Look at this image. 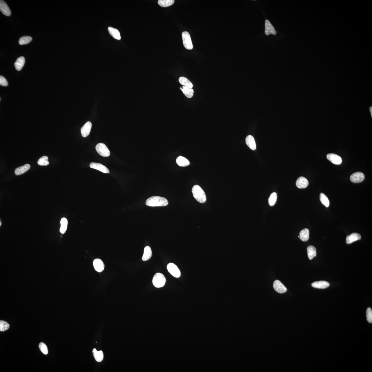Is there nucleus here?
<instances>
[{"instance_id":"obj_1","label":"nucleus","mask_w":372,"mask_h":372,"mask_svg":"<svg viewBox=\"0 0 372 372\" xmlns=\"http://www.w3.org/2000/svg\"><path fill=\"white\" fill-rule=\"evenodd\" d=\"M169 202L165 197L159 196H153L147 199L145 204L151 207H163L168 205Z\"/></svg>"},{"instance_id":"obj_2","label":"nucleus","mask_w":372,"mask_h":372,"mask_svg":"<svg viewBox=\"0 0 372 372\" xmlns=\"http://www.w3.org/2000/svg\"><path fill=\"white\" fill-rule=\"evenodd\" d=\"M192 191L193 196L199 202L203 203L206 201V196L201 187L196 185L193 187Z\"/></svg>"},{"instance_id":"obj_3","label":"nucleus","mask_w":372,"mask_h":372,"mask_svg":"<svg viewBox=\"0 0 372 372\" xmlns=\"http://www.w3.org/2000/svg\"><path fill=\"white\" fill-rule=\"evenodd\" d=\"M153 285L157 288L163 287L166 282L165 276L160 273H157L154 276L152 280Z\"/></svg>"},{"instance_id":"obj_4","label":"nucleus","mask_w":372,"mask_h":372,"mask_svg":"<svg viewBox=\"0 0 372 372\" xmlns=\"http://www.w3.org/2000/svg\"><path fill=\"white\" fill-rule=\"evenodd\" d=\"M182 38L184 46L188 50H192L193 48V45L191 40V36L189 33L187 32H184L182 33Z\"/></svg>"},{"instance_id":"obj_5","label":"nucleus","mask_w":372,"mask_h":372,"mask_svg":"<svg viewBox=\"0 0 372 372\" xmlns=\"http://www.w3.org/2000/svg\"><path fill=\"white\" fill-rule=\"evenodd\" d=\"M96 151L100 155L103 157H108L111 152L107 146L103 143H99L95 147Z\"/></svg>"},{"instance_id":"obj_6","label":"nucleus","mask_w":372,"mask_h":372,"mask_svg":"<svg viewBox=\"0 0 372 372\" xmlns=\"http://www.w3.org/2000/svg\"><path fill=\"white\" fill-rule=\"evenodd\" d=\"M168 271L171 275L176 278H179L181 276V272L179 269L175 264L170 263L167 265Z\"/></svg>"},{"instance_id":"obj_7","label":"nucleus","mask_w":372,"mask_h":372,"mask_svg":"<svg viewBox=\"0 0 372 372\" xmlns=\"http://www.w3.org/2000/svg\"><path fill=\"white\" fill-rule=\"evenodd\" d=\"M365 175L362 172H357L351 175L350 180L354 183H359L362 182L365 179Z\"/></svg>"},{"instance_id":"obj_8","label":"nucleus","mask_w":372,"mask_h":372,"mask_svg":"<svg viewBox=\"0 0 372 372\" xmlns=\"http://www.w3.org/2000/svg\"><path fill=\"white\" fill-rule=\"evenodd\" d=\"M273 288L276 292L280 294L284 293L287 290L286 288L279 280H276L274 282Z\"/></svg>"},{"instance_id":"obj_9","label":"nucleus","mask_w":372,"mask_h":372,"mask_svg":"<svg viewBox=\"0 0 372 372\" xmlns=\"http://www.w3.org/2000/svg\"><path fill=\"white\" fill-rule=\"evenodd\" d=\"M265 34L267 36L270 34L276 35L277 34L274 27L269 20L265 21Z\"/></svg>"},{"instance_id":"obj_10","label":"nucleus","mask_w":372,"mask_h":372,"mask_svg":"<svg viewBox=\"0 0 372 372\" xmlns=\"http://www.w3.org/2000/svg\"><path fill=\"white\" fill-rule=\"evenodd\" d=\"M327 157L331 163L336 165H340L342 162L341 157L334 154H328L327 155Z\"/></svg>"},{"instance_id":"obj_11","label":"nucleus","mask_w":372,"mask_h":372,"mask_svg":"<svg viewBox=\"0 0 372 372\" xmlns=\"http://www.w3.org/2000/svg\"><path fill=\"white\" fill-rule=\"evenodd\" d=\"M92 126L91 122L88 121L82 126L81 129V132L83 137L86 138L90 134Z\"/></svg>"},{"instance_id":"obj_12","label":"nucleus","mask_w":372,"mask_h":372,"mask_svg":"<svg viewBox=\"0 0 372 372\" xmlns=\"http://www.w3.org/2000/svg\"><path fill=\"white\" fill-rule=\"evenodd\" d=\"M91 168L99 170L103 173H109L110 172L108 169L105 166L99 163H92L90 165Z\"/></svg>"},{"instance_id":"obj_13","label":"nucleus","mask_w":372,"mask_h":372,"mask_svg":"<svg viewBox=\"0 0 372 372\" xmlns=\"http://www.w3.org/2000/svg\"><path fill=\"white\" fill-rule=\"evenodd\" d=\"M0 10L5 15L9 16L11 15V11L9 7L6 2L3 0L0 1Z\"/></svg>"},{"instance_id":"obj_14","label":"nucleus","mask_w":372,"mask_h":372,"mask_svg":"<svg viewBox=\"0 0 372 372\" xmlns=\"http://www.w3.org/2000/svg\"><path fill=\"white\" fill-rule=\"evenodd\" d=\"M309 183L306 178L301 176L298 178L296 182V185L298 188L304 189L308 186Z\"/></svg>"},{"instance_id":"obj_15","label":"nucleus","mask_w":372,"mask_h":372,"mask_svg":"<svg viewBox=\"0 0 372 372\" xmlns=\"http://www.w3.org/2000/svg\"><path fill=\"white\" fill-rule=\"evenodd\" d=\"M361 239V236L360 234L353 233L347 237L346 243L347 244H350L357 240H360Z\"/></svg>"},{"instance_id":"obj_16","label":"nucleus","mask_w":372,"mask_h":372,"mask_svg":"<svg viewBox=\"0 0 372 372\" xmlns=\"http://www.w3.org/2000/svg\"><path fill=\"white\" fill-rule=\"evenodd\" d=\"M93 264L95 269L97 271L101 272L104 269V264L101 259H95L93 261Z\"/></svg>"},{"instance_id":"obj_17","label":"nucleus","mask_w":372,"mask_h":372,"mask_svg":"<svg viewBox=\"0 0 372 372\" xmlns=\"http://www.w3.org/2000/svg\"><path fill=\"white\" fill-rule=\"evenodd\" d=\"M313 287L319 289H325L330 286V284L327 282L319 281L314 282L311 284Z\"/></svg>"},{"instance_id":"obj_18","label":"nucleus","mask_w":372,"mask_h":372,"mask_svg":"<svg viewBox=\"0 0 372 372\" xmlns=\"http://www.w3.org/2000/svg\"><path fill=\"white\" fill-rule=\"evenodd\" d=\"M246 144L251 150H255L256 149V144L254 137L251 135H249L246 138Z\"/></svg>"},{"instance_id":"obj_19","label":"nucleus","mask_w":372,"mask_h":372,"mask_svg":"<svg viewBox=\"0 0 372 372\" xmlns=\"http://www.w3.org/2000/svg\"><path fill=\"white\" fill-rule=\"evenodd\" d=\"M30 165L29 164H26V165L22 166V167L16 168L15 171H14V173H15L16 175L17 176L22 175V174L27 171L28 170L30 169Z\"/></svg>"},{"instance_id":"obj_20","label":"nucleus","mask_w":372,"mask_h":372,"mask_svg":"<svg viewBox=\"0 0 372 372\" xmlns=\"http://www.w3.org/2000/svg\"><path fill=\"white\" fill-rule=\"evenodd\" d=\"M108 31L110 35L114 38L120 40L121 39L120 33L117 29L111 27H109Z\"/></svg>"},{"instance_id":"obj_21","label":"nucleus","mask_w":372,"mask_h":372,"mask_svg":"<svg viewBox=\"0 0 372 372\" xmlns=\"http://www.w3.org/2000/svg\"><path fill=\"white\" fill-rule=\"evenodd\" d=\"M176 163L178 165L182 167H186L190 164V162L188 159L181 156L178 157L176 159Z\"/></svg>"},{"instance_id":"obj_22","label":"nucleus","mask_w":372,"mask_h":372,"mask_svg":"<svg viewBox=\"0 0 372 372\" xmlns=\"http://www.w3.org/2000/svg\"><path fill=\"white\" fill-rule=\"evenodd\" d=\"M152 255V252L150 247L149 246L145 247L142 257V260L144 261L148 260L151 258Z\"/></svg>"},{"instance_id":"obj_23","label":"nucleus","mask_w":372,"mask_h":372,"mask_svg":"<svg viewBox=\"0 0 372 372\" xmlns=\"http://www.w3.org/2000/svg\"><path fill=\"white\" fill-rule=\"evenodd\" d=\"M180 87V89L183 92V94L188 98H191L193 96L194 90L192 88H189L188 87L183 86Z\"/></svg>"},{"instance_id":"obj_24","label":"nucleus","mask_w":372,"mask_h":372,"mask_svg":"<svg viewBox=\"0 0 372 372\" xmlns=\"http://www.w3.org/2000/svg\"><path fill=\"white\" fill-rule=\"evenodd\" d=\"M25 63V59L24 57H19L14 63V66L16 69L18 71L21 70L23 67Z\"/></svg>"},{"instance_id":"obj_25","label":"nucleus","mask_w":372,"mask_h":372,"mask_svg":"<svg viewBox=\"0 0 372 372\" xmlns=\"http://www.w3.org/2000/svg\"><path fill=\"white\" fill-rule=\"evenodd\" d=\"M300 238L303 241L306 242L309 238V230L307 228L301 230L300 233Z\"/></svg>"},{"instance_id":"obj_26","label":"nucleus","mask_w":372,"mask_h":372,"mask_svg":"<svg viewBox=\"0 0 372 372\" xmlns=\"http://www.w3.org/2000/svg\"><path fill=\"white\" fill-rule=\"evenodd\" d=\"M92 352L95 360L97 362H100L103 359V354L102 351H98L95 348L93 349Z\"/></svg>"},{"instance_id":"obj_27","label":"nucleus","mask_w":372,"mask_h":372,"mask_svg":"<svg viewBox=\"0 0 372 372\" xmlns=\"http://www.w3.org/2000/svg\"><path fill=\"white\" fill-rule=\"evenodd\" d=\"M179 82L183 86L188 87L189 88H192L193 87V85L190 80L188 79L185 77H181L179 78L178 79Z\"/></svg>"},{"instance_id":"obj_28","label":"nucleus","mask_w":372,"mask_h":372,"mask_svg":"<svg viewBox=\"0 0 372 372\" xmlns=\"http://www.w3.org/2000/svg\"><path fill=\"white\" fill-rule=\"evenodd\" d=\"M307 254L309 259L311 260L316 256V249L313 246H309L307 248Z\"/></svg>"},{"instance_id":"obj_29","label":"nucleus","mask_w":372,"mask_h":372,"mask_svg":"<svg viewBox=\"0 0 372 372\" xmlns=\"http://www.w3.org/2000/svg\"><path fill=\"white\" fill-rule=\"evenodd\" d=\"M174 0H159L158 4L162 7H168L173 5Z\"/></svg>"},{"instance_id":"obj_30","label":"nucleus","mask_w":372,"mask_h":372,"mask_svg":"<svg viewBox=\"0 0 372 372\" xmlns=\"http://www.w3.org/2000/svg\"><path fill=\"white\" fill-rule=\"evenodd\" d=\"M68 220L65 218H62L61 221V227L60 231L62 234H64L67 229Z\"/></svg>"},{"instance_id":"obj_31","label":"nucleus","mask_w":372,"mask_h":372,"mask_svg":"<svg viewBox=\"0 0 372 372\" xmlns=\"http://www.w3.org/2000/svg\"><path fill=\"white\" fill-rule=\"evenodd\" d=\"M320 199L321 203L326 207H328L329 205V199L323 193H321L320 195Z\"/></svg>"},{"instance_id":"obj_32","label":"nucleus","mask_w":372,"mask_h":372,"mask_svg":"<svg viewBox=\"0 0 372 372\" xmlns=\"http://www.w3.org/2000/svg\"><path fill=\"white\" fill-rule=\"evenodd\" d=\"M32 40V37L30 36H23L19 39V43L20 45L28 44Z\"/></svg>"},{"instance_id":"obj_33","label":"nucleus","mask_w":372,"mask_h":372,"mask_svg":"<svg viewBox=\"0 0 372 372\" xmlns=\"http://www.w3.org/2000/svg\"><path fill=\"white\" fill-rule=\"evenodd\" d=\"M277 195L275 192H273L270 195V197L269 199H268V202H269V204L271 206H273L275 205L277 201Z\"/></svg>"},{"instance_id":"obj_34","label":"nucleus","mask_w":372,"mask_h":372,"mask_svg":"<svg viewBox=\"0 0 372 372\" xmlns=\"http://www.w3.org/2000/svg\"><path fill=\"white\" fill-rule=\"evenodd\" d=\"M38 165L41 166H47L49 165L48 157L46 156H43L39 159L38 161Z\"/></svg>"},{"instance_id":"obj_35","label":"nucleus","mask_w":372,"mask_h":372,"mask_svg":"<svg viewBox=\"0 0 372 372\" xmlns=\"http://www.w3.org/2000/svg\"><path fill=\"white\" fill-rule=\"evenodd\" d=\"M9 324L7 322L3 321H0V331H5L9 329Z\"/></svg>"},{"instance_id":"obj_36","label":"nucleus","mask_w":372,"mask_h":372,"mask_svg":"<svg viewBox=\"0 0 372 372\" xmlns=\"http://www.w3.org/2000/svg\"><path fill=\"white\" fill-rule=\"evenodd\" d=\"M39 348H40L41 352L44 355H47L48 354V350L47 347L44 343L43 342H41L39 344Z\"/></svg>"},{"instance_id":"obj_37","label":"nucleus","mask_w":372,"mask_h":372,"mask_svg":"<svg viewBox=\"0 0 372 372\" xmlns=\"http://www.w3.org/2000/svg\"><path fill=\"white\" fill-rule=\"evenodd\" d=\"M366 317L367 321L370 323H372V311L370 307H368L366 311Z\"/></svg>"},{"instance_id":"obj_38","label":"nucleus","mask_w":372,"mask_h":372,"mask_svg":"<svg viewBox=\"0 0 372 372\" xmlns=\"http://www.w3.org/2000/svg\"><path fill=\"white\" fill-rule=\"evenodd\" d=\"M0 85L3 86H7L8 85L7 80L4 77L2 76H0Z\"/></svg>"},{"instance_id":"obj_39","label":"nucleus","mask_w":372,"mask_h":372,"mask_svg":"<svg viewBox=\"0 0 372 372\" xmlns=\"http://www.w3.org/2000/svg\"><path fill=\"white\" fill-rule=\"evenodd\" d=\"M370 111L371 113V115L372 116V107H370Z\"/></svg>"}]
</instances>
